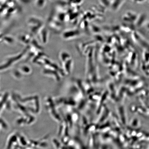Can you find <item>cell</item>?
<instances>
[{"label": "cell", "mask_w": 149, "mask_h": 149, "mask_svg": "<svg viewBox=\"0 0 149 149\" xmlns=\"http://www.w3.org/2000/svg\"><path fill=\"white\" fill-rule=\"evenodd\" d=\"M45 0H36V6L38 8H42L45 5Z\"/></svg>", "instance_id": "6da1fadb"}]
</instances>
